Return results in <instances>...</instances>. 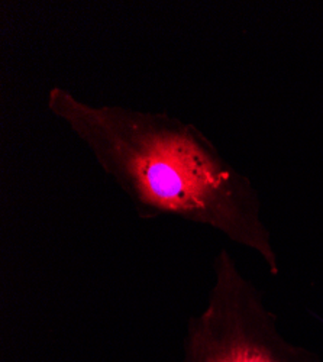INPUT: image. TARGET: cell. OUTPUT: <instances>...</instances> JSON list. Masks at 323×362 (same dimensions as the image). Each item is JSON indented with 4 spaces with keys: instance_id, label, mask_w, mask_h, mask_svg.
I'll list each match as a JSON object with an SVG mask.
<instances>
[{
    "instance_id": "1",
    "label": "cell",
    "mask_w": 323,
    "mask_h": 362,
    "mask_svg": "<svg viewBox=\"0 0 323 362\" xmlns=\"http://www.w3.org/2000/svg\"><path fill=\"white\" fill-rule=\"evenodd\" d=\"M49 113L90 151L142 219L177 218L209 226L280 273L271 233L252 181L196 125L165 112L84 102L54 86Z\"/></svg>"
},
{
    "instance_id": "2",
    "label": "cell",
    "mask_w": 323,
    "mask_h": 362,
    "mask_svg": "<svg viewBox=\"0 0 323 362\" xmlns=\"http://www.w3.org/2000/svg\"><path fill=\"white\" fill-rule=\"evenodd\" d=\"M179 362H323L288 341L262 293L226 250L213 259V284L206 306L192 316Z\"/></svg>"
}]
</instances>
